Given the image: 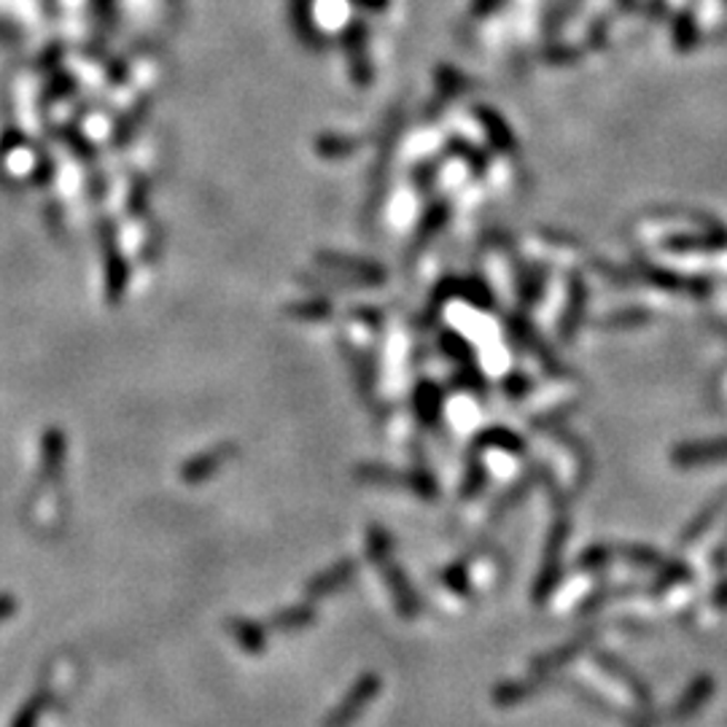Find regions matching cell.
<instances>
[{
    "instance_id": "6",
    "label": "cell",
    "mask_w": 727,
    "mask_h": 727,
    "mask_svg": "<svg viewBox=\"0 0 727 727\" xmlns=\"http://www.w3.org/2000/svg\"><path fill=\"white\" fill-rule=\"evenodd\" d=\"M11 611H14V601H11V598H6V596H0V620H6Z\"/></svg>"
},
{
    "instance_id": "5",
    "label": "cell",
    "mask_w": 727,
    "mask_h": 727,
    "mask_svg": "<svg viewBox=\"0 0 727 727\" xmlns=\"http://www.w3.org/2000/svg\"><path fill=\"white\" fill-rule=\"evenodd\" d=\"M43 704H47V693H36V698L30 700V704L22 709V714H19V717H17L14 727H36L38 714H41Z\"/></svg>"
},
{
    "instance_id": "3",
    "label": "cell",
    "mask_w": 727,
    "mask_h": 727,
    "mask_svg": "<svg viewBox=\"0 0 727 727\" xmlns=\"http://www.w3.org/2000/svg\"><path fill=\"white\" fill-rule=\"evenodd\" d=\"M232 636L248 649V653H259L261 644H265L261 630L253 628V625H248V623H232Z\"/></svg>"
},
{
    "instance_id": "7",
    "label": "cell",
    "mask_w": 727,
    "mask_h": 727,
    "mask_svg": "<svg viewBox=\"0 0 727 727\" xmlns=\"http://www.w3.org/2000/svg\"><path fill=\"white\" fill-rule=\"evenodd\" d=\"M719 601H727V585L723 588V592H719Z\"/></svg>"
},
{
    "instance_id": "4",
    "label": "cell",
    "mask_w": 727,
    "mask_h": 727,
    "mask_svg": "<svg viewBox=\"0 0 727 727\" xmlns=\"http://www.w3.org/2000/svg\"><path fill=\"white\" fill-rule=\"evenodd\" d=\"M585 647V639H579V641H574L569 644V647H564V649H558V653H552V655H547V658H541L534 663V668H537V671H547V668H555V666H564L566 660H571L574 655L579 653V649Z\"/></svg>"
},
{
    "instance_id": "1",
    "label": "cell",
    "mask_w": 727,
    "mask_h": 727,
    "mask_svg": "<svg viewBox=\"0 0 727 727\" xmlns=\"http://www.w3.org/2000/svg\"><path fill=\"white\" fill-rule=\"evenodd\" d=\"M378 690H380V679H378V676H375V674L361 676V679L356 681L353 690L348 693V698L342 700V704L329 714L327 727H348L364 711V706H367L369 700H372L375 695H378Z\"/></svg>"
},
{
    "instance_id": "2",
    "label": "cell",
    "mask_w": 727,
    "mask_h": 727,
    "mask_svg": "<svg viewBox=\"0 0 727 727\" xmlns=\"http://www.w3.org/2000/svg\"><path fill=\"white\" fill-rule=\"evenodd\" d=\"M714 693V679L709 674L706 676H698V679L693 681V687L687 690L685 698L679 700V706L674 709V719H685V717H693L695 711L700 709V706L706 704V700L711 698Z\"/></svg>"
}]
</instances>
